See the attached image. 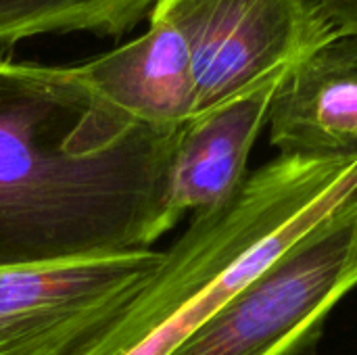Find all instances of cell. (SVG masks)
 <instances>
[{"label":"cell","mask_w":357,"mask_h":355,"mask_svg":"<svg viewBox=\"0 0 357 355\" xmlns=\"http://www.w3.org/2000/svg\"><path fill=\"white\" fill-rule=\"evenodd\" d=\"M291 67L195 115L180 130L167 184V213L174 226L186 213L222 207L241 190L253 144L268 126L272 100Z\"/></svg>","instance_id":"obj_6"},{"label":"cell","mask_w":357,"mask_h":355,"mask_svg":"<svg viewBox=\"0 0 357 355\" xmlns=\"http://www.w3.org/2000/svg\"><path fill=\"white\" fill-rule=\"evenodd\" d=\"M178 134L121 117L79 65L0 59V270L153 249Z\"/></svg>","instance_id":"obj_1"},{"label":"cell","mask_w":357,"mask_h":355,"mask_svg":"<svg viewBox=\"0 0 357 355\" xmlns=\"http://www.w3.org/2000/svg\"><path fill=\"white\" fill-rule=\"evenodd\" d=\"M357 289V195L282 251L169 355H301Z\"/></svg>","instance_id":"obj_3"},{"label":"cell","mask_w":357,"mask_h":355,"mask_svg":"<svg viewBox=\"0 0 357 355\" xmlns=\"http://www.w3.org/2000/svg\"><path fill=\"white\" fill-rule=\"evenodd\" d=\"M151 15L169 19L186 40L195 115L341 36L312 0H157Z\"/></svg>","instance_id":"obj_5"},{"label":"cell","mask_w":357,"mask_h":355,"mask_svg":"<svg viewBox=\"0 0 357 355\" xmlns=\"http://www.w3.org/2000/svg\"><path fill=\"white\" fill-rule=\"evenodd\" d=\"M94 94L121 117L157 132H178L197 113L186 40L161 15L138 38L79 65Z\"/></svg>","instance_id":"obj_8"},{"label":"cell","mask_w":357,"mask_h":355,"mask_svg":"<svg viewBox=\"0 0 357 355\" xmlns=\"http://www.w3.org/2000/svg\"><path fill=\"white\" fill-rule=\"evenodd\" d=\"M107 0H0V46L44 33L94 31Z\"/></svg>","instance_id":"obj_9"},{"label":"cell","mask_w":357,"mask_h":355,"mask_svg":"<svg viewBox=\"0 0 357 355\" xmlns=\"http://www.w3.org/2000/svg\"><path fill=\"white\" fill-rule=\"evenodd\" d=\"M333 23V27L345 36L357 38V0H312Z\"/></svg>","instance_id":"obj_11"},{"label":"cell","mask_w":357,"mask_h":355,"mask_svg":"<svg viewBox=\"0 0 357 355\" xmlns=\"http://www.w3.org/2000/svg\"><path fill=\"white\" fill-rule=\"evenodd\" d=\"M357 195V153L276 157L186 232L130 305L75 355H169L282 251Z\"/></svg>","instance_id":"obj_2"},{"label":"cell","mask_w":357,"mask_h":355,"mask_svg":"<svg viewBox=\"0 0 357 355\" xmlns=\"http://www.w3.org/2000/svg\"><path fill=\"white\" fill-rule=\"evenodd\" d=\"M163 251L0 270V355H75L142 291Z\"/></svg>","instance_id":"obj_4"},{"label":"cell","mask_w":357,"mask_h":355,"mask_svg":"<svg viewBox=\"0 0 357 355\" xmlns=\"http://www.w3.org/2000/svg\"><path fill=\"white\" fill-rule=\"evenodd\" d=\"M278 157L335 159L357 153V38L339 36L297 61L268 115Z\"/></svg>","instance_id":"obj_7"},{"label":"cell","mask_w":357,"mask_h":355,"mask_svg":"<svg viewBox=\"0 0 357 355\" xmlns=\"http://www.w3.org/2000/svg\"><path fill=\"white\" fill-rule=\"evenodd\" d=\"M157 0H107L100 31L105 36H121L136 27L138 23L146 21Z\"/></svg>","instance_id":"obj_10"}]
</instances>
